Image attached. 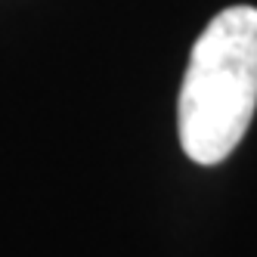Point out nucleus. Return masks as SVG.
I'll return each mask as SVG.
<instances>
[{
	"label": "nucleus",
	"instance_id": "nucleus-1",
	"mask_svg": "<svg viewBox=\"0 0 257 257\" xmlns=\"http://www.w3.org/2000/svg\"><path fill=\"white\" fill-rule=\"evenodd\" d=\"M257 108V10L229 7L201 31L180 90V146L195 164L226 161Z\"/></svg>",
	"mask_w": 257,
	"mask_h": 257
}]
</instances>
